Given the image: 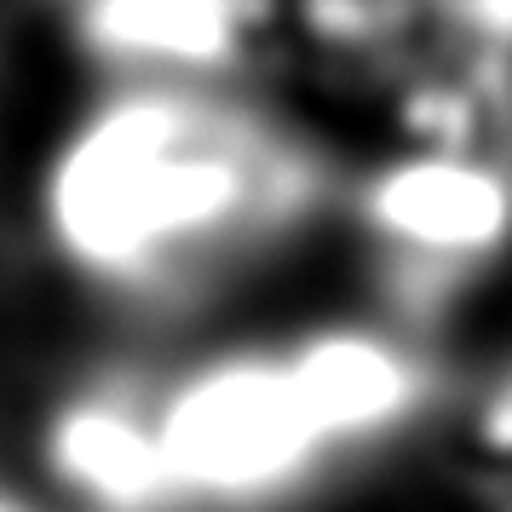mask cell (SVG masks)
<instances>
[{"mask_svg":"<svg viewBox=\"0 0 512 512\" xmlns=\"http://www.w3.org/2000/svg\"><path fill=\"white\" fill-rule=\"evenodd\" d=\"M455 466L466 484L512 507V357L484 369L466 392H455Z\"/></svg>","mask_w":512,"mask_h":512,"instance_id":"obj_7","label":"cell"},{"mask_svg":"<svg viewBox=\"0 0 512 512\" xmlns=\"http://www.w3.org/2000/svg\"><path fill=\"white\" fill-rule=\"evenodd\" d=\"M294 392L340 466L392 449L449 403L426 328L397 317H328L282 340Z\"/></svg>","mask_w":512,"mask_h":512,"instance_id":"obj_4","label":"cell"},{"mask_svg":"<svg viewBox=\"0 0 512 512\" xmlns=\"http://www.w3.org/2000/svg\"><path fill=\"white\" fill-rule=\"evenodd\" d=\"M334 190L300 121L248 87L110 81L47 156L35 213L70 277L173 311L300 236Z\"/></svg>","mask_w":512,"mask_h":512,"instance_id":"obj_1","label":"cell"},{"mask_svg":"<svg viewBox=\"0 0 512 512\" xmlns=\"http://www.w3.org/2000/svg\"><path fill=\"white\" fill-rule=\"evenodd\" d=\"M70 29L110 81L248 87L282 58L277 0H70Z\"/></svg>","mask_w":512,"mask_h":512,"instance_id":"obj_5","label":"cell"},{"mask_svg":"<svg viewBox=\"0 0 512 512\" xmlns=\"http://www.w3.org/2000/svg\"><path fill=\"white\" fill-rule=\"evenodd\" d=\"M0 512H41V507H35L29 495H18L12 484H0Z\"/></svg>","mask_w":512,"mask_h":512,"instance_id":"obj_8","label":"cell"},{"mask_svg":"<svg viewBox=\"0 0 512 512\" xmlns=\"http://www.w3.org/2000/svg\"><path fill=\"white\" fill-rule=\"evenodd\" d=\"M144 409L167 512H282L340 472L282 340H231L162 374L144 369Z\"/></svg>","mask_w":512,"mask_h":512,"instance_id":"obj_2","label":"cell"},{"mask_svg":"<svg viewBox=\"0 0 512 512\" xmlns=\"http://www.w3.org/2000/svg\"><path fill=\"white\" fill-rule=\"evenodd\" d=\"M52 484L81 512H167L144 409V369H104L52 403L41 432Z\"/></svg>","mask_w":512,"mask_h":512,"instance_id":"obj_6","label":"cell"},{"mask_svg":"<svg viewBox=\"0 0 512 512\" xmlns=\"http://www.w3.org/2000/svg\"><path fill=\"white\" fill-rule=\"evenodd\" d=\"M363 242L386 317L432 328L478 277L512 259V150L392 144L334 190Z\"/></svg>","mask_w":512,"mask_h":512,"instance_id":"obj_3","label":"cell"}]
</instances>
